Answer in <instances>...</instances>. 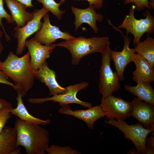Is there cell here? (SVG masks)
Listing matches in <instances>:
<instances>
[{
    "instance_id": "obj_31",
    "label": "cell",
    "mask_w": 154,
    "mask_h": 154,
    "mask_svg": "<svg viewBox=\"0 0 154 154\" xmlns=\"http://www.w3.org/2000/svg\"><path fill=\"white\" fill-rule=\"evenodd\" d=\"M12 105L6 100L0 98V110L5 107Z\"/></svg>"
},
{
    "instance_id": "obj_14",
    "label": "cell",
    "mask_w": 154,
    "mask_h": 154,
    "mask_svg": "<svg viewBox=\"0 0 154 154\" xmlns=\"http://www.w3.org/2000/svg\"><path fill=\"white\" fill-rule=\"evenodd\" d=\"M61 106L62 107L59 109V113L61 114L72 116L82 120L91 129H94V123L98 119L105 116L99 105L92 107L86 110L74 111L68 105Z\"/></svg>"
},
{
    "instance_id": "obj_8",
    "label": "cell",
    "mask_w": 154,
    "mask_h": 154,
    "mask_svg": "<svg viewBox=\"0 0 154 154\" xmlns=\"http://www.w3.org/2000/svg\"><path fill=\"white\" fill-rule=\"evenodd\" d=\"M88 85V82H83L66 87L67 91L64 94L53 96L51 97L30 98L28 99V101L33 104H41L46 102L52 101L54 102L58 103L60 106L74 103L80 104L85 108H90L92 107L91 103L81 101L76 96L79 91L86 89Z\"/></svg>"
},
{
    "instance_id": "obj_26",
    "label": "cell",
    "mask_w": 154,
    "mask_h": 154,
    "mask_svg": "<svg viewBox=\"0 0 154 154\" xmlns=\"http://www.w3.org/2000/svg\"><path fill=\"white\" fill-rule=\"evenodd\" d=\"M12 105L0 110V133L6 126L8 121L12 117L11 110Z\"/></svg>"
},
{
    "instance_id": "obj_32",
    "label": "cell",
    "mask_w": 154,
    "mask_h": 154,
    "mask_svg": "<svg viewBox=\"0 0 154 154\" xmlns=\"http://www.w3.org/2000/svg\"><path fill=\"white\" fill-rule=\"evenodd\" d=\"M20 3L25 5L27 7L31 8L32 7H34L32 3V1L33 0H16Z\"/></svg>"
},
{
    "instance_id": "obj_12",
    "label": "cell",
    "mask_w": 154,
    "mask_h": 154,
    "mask_svg": "<svg viewBox=\"0 0 154 154\" xmlns=\"http://www.w3.org/2000/svg\"><path fill=\"white\" fill-rule=\"evenodd\" d=\"M30 57V64L33 71L38 69L50 57V54L56 47L55 44L46 46L40 44L32 37L25 41Z\"/></svg>"
},
{
    "instance_id": "obj_3",
    "label": "cell",
    "mask_w": 154,
    "mask_h": 154,
    "mask_svg": "<svg viewBox=\"0 0 154 154\" xmlns=\"http://www.w3.org/2000/svg\"><path fill=\"white\" fill-rule=\"evenodd\" d=\"M108 37H94L87 38L82 36L55 44L56 47H64L70 52L72 63L77 65L82 58L92 53L103 52L110 46Z\"/></svg>"
},
{
    "instance_id": "obj_21",
    "label": "cell",
    "mask_w": 154,
    "mask_h": 154,
    "mask_svg": "<svg viewBox=\"0 0 154 154\" xmlns=\"http://www.w3.org/2000/svg\"><path fill=\"white\" fill-rule=\"evenodd\" d=\"M22 97L21 94H17L16 98L17 106L15 108L11 110V114L17 116L21 120L34 124L45 125L50 123L51 120L50 119L42 120L30 114L23 104Z\"/></svg>"
},
{
    "instance_id": "obj_9",
    "label": "cell",
    "mask_w": 154,
    "mask_h": 154,
    "mask_svg": "<svg viewBox=\"0 0 154 154\" xmlns=\"http://www.w3.org/2000/svg\"><path fill=\"white\" fill-rule=\"evenodd\" d=\"M105 116L109 119L123 120L131 116L132 107L131 102L112 95L102 99L99 105Z\"/></svg>"
},
{
    "instance_id": "obj_37",
    "label": "cell",
    "mask_w": 154,
    "mask_h": 154,
    "mask_svg": "<svg viewBox=\"0 0 154 154\" xmlns=\"http://www.w3.org/2000/svg\"></svg>"
},
{
    "instance_id": "obj_1",
    "label": "cell",
    "mask_w": 154,
    "mask_h": 154,
    "mask_svg": "<svg viewBox=\"0 0 154 154\" xmlns=\"http://www.w3.org/2000/svg\"><path fill=\"white\" fill-rule=\"evenodd\" d=\"M0 70L13 81L17 94L22 97L27 95L34 85L35 78L29 51L21 57L10 52L4 61H0Z\"/></svg>"
},
{
    "instance_id": "obj_23",
    "label": "cell",
    "mask_w": 154,
    "mask_h": 154,
    "mask_svg": "<svg viewBox=\"0 0 154 154\" xmlns=\"http://www.w3.org/2000/svg\"><path fill=\"white\" fill-rule=\"evenodd\" d=\"M36 0L38 2L41 3L43 7L56 16L58 19H61L62 15L65 11L60 9L59 7L61 5L60 3H57L54 0Z\"/></svg>"
},
{
    "instance_id": "obj_13",
    "label": "cell",
    "mask_w": 154,
    "mask_h": 154,
    "mask_svg": "<svg viewBox=\"0 0 154 154\" xmlns=\"http://www.w3.org/2000/svg\"><path fill=\"white\" fill-rule=\"evenodd\" d=\"M131 116L138 120L145 128L154 130V106L134 98L131 102Z\"/></svg>"
},
{
    "instance_id": "obj_19",
    "label": "cell",
    "mask_w": 154,
    "mask_h": 154,
    "mask_svg": "<svg viewBox=\"0 0 154 154\" xmlns=\"http://www.w3.org/2000/svg\"><path fill=\"white\" fill-rule=\"evenodd\" d=\"M136 86H124L125 89L135 96L140 100L154 106V90L150 83L145 82L137 84Z\"/></svg>"
},
{
    "instance_id": "obj_22",
    "label": "cell",
    "mask_w": 154,
    "mask_h": 154,
    "mask_svg": "<svg viewBox=\"0 0 154 154\" xmlns=\"http://www.w3.org/2000/svg\"><path fill=\"white\" fill-rule=\"evenodd\" d=\"M134 49L137 54L146 59L154 67V38L148 36L143 41H139L135 46Z\"/></svg>"
},
{
    "instance_id": "obj_27",
    "label": "cell",
    "mask_w": 154,
    "mask_h": 154,
    "mask_svg": "<svg viewBox=\"0 0 154 154\" xmlns=\"http://www.w3.org/2000/svg\"><path fill=\"white\" fill-rule=\"evenodd\" d=\"M124 4H129L130 3L134 4L135 10L139 11L147 8L149 10L151 9L149 5L148 0H123Z\"/></svg>"
},
{
    "instance_id": "obj_24",
    "label": "cell",
    "mask_w": 154,
    "mask_h": 154,
    "mask_svg": "<svg viewBox=\"0 0 154 154\" xmlns=\"http://www.w3.org/2000/svg\"><path fill=\"white\" fill-rule=\"evenodd\" d=\"M48 154H80L81 153L74 149L69 146L60 147L52 145L45 150Z\"/></svg>"
},
{
    "instance_id": "obj_25",
    "label": "cell",
    "mask_w": 154,
    "mask_h": 154,
    "mask_svg": "<svg viewBox=\"0 0 154 154\" xmlns=\"http://www.w3.org/2000/svg\"><path fill=\"white\" fill-rule=\"evenodd\" d=\"M2 18L5 19L8 23H12L14 22L11 15L9 14L5 10L3 6V0H0V25L3 30L6 40L9 41L10 40V38L6 33L2 24Z\"/></svg>"
},
{
    "instance_id": "obj_2",
    "label": "cell",
    "mask_w": 154,
    "mask_h": 154,
    "mask_svg": "<svg viewBox=\"0 0 154 154\" xmlns=\"http://www.w3.org/2000/svg\"><path fill=\"white\" fill-rule=\"evenodd\" d=\"M17 133L16 146L24 148L28 154H46L50 142L49 134L39 125L20 119L14 124Z\"/></svg>"
},
{
    "instance_id": "obj_6",
    "label": "cell",
    "mask_w": 154,
    "mask_h": 154,
    "mask_svg": "<svg viewBox=\"0 0 154 154\" xmlns=\"http://www.w3.org/2000/svg\"><path fill=\"white\" fill-rule=\"evenodd\" d=\"M109 119L105 122L118 128L125 138L131 140L135 145L138 154H145L146 139L148 135L154 130L145 128L139 122L129 125L124 120Z\"/></svg>"
},
{
    "instance_id": "obj_33",
    "label": "cell",
    "mask_w": 154,
    "mask_h": 154,
    "mask_svg": "<svg viewBox=\"0 0 154 154\" xmlns=\"http://www.w3.org/2000/svg\"><path fill=\"white\" fill-rule=\"evenodd\" d=\"M3 33L1 29V26L0 25V54L1 53L3 49V46L1 43V39L3 36Z\"/></svg>"
},
{
    "instance_id": "obj_5",
    "label": "cell",
    "mask_w": 154,
    "mask_h": 154,
    "mask_svg": "<svg viewBox=\"0 0 154 154\" xmlns=\"http://www.w3.org/2000/svg\"><path fill=\"white\" fill-rule=\"evenodd\" d=\"M108 46L102 52L101 64L100 69L98 85L99 91L104 99L112 95L120 88L119 79L116 72H114L111 67V60Z\"/></svg>"
},
{
    "instance_id": "obj_10",
    "label": "cell",
    "mask_w": 154,
    "mask_h": 154,
    "mask_svg": "<svg viewBox=\"0 0 154 154\" xmlns=\"http://www.w3.org/2000/svg\"><path fill=\"white\" fill-rule=\"evenodd\" d=\"M108 22L114 29L121 33L124 39V44L121 51L117 52L110 49L111 60L114 62L116 72L118 75L119 80L123 81L125 79L124 76L125 69L129 63L133 62L136 52L134 48H131L129 47L131 38L128 37V35H125L119 29L113 25L110 21Z\"/></svg>"
},
{
    "instance_id": "obj_16",
    "label": "cell",
    "mask_w": 154,
    "mask_h": 154,
    "mask_svg": "<svg viewBox=\"0 0 154 154\" xmlns=\"http://www.w3.org/2000/svg\"><path fill=\"white\" fill-rule=\"evenodd\" d=\"M35 78L44 83L48 88L49 95L53 96L66 93V88L62 87L57 82L54 71L48 67L46 61L37 70L33 71Z\"/></svg>"
},
{
    "instance_id": "obj_4",
    "label": "cell",
    "mask_w": 154,
    "mask_h": 154,
    "mask_svg": "<svg viewBox=\"0 0 154 154\" xmlns=\"http://www.w3.org/2000/svg\"><path fill=\"white\" fill-rule=\"evenodd\" d=\"M135 8L134 4L132 3L129 14L125 15L122 23L117 27L125 29L127 34L130 33L133 35L134 46L140 41L144 34H150L154 29V18L150 11L147 9L143 14L145 18L138 19L134 16Z\"/></svg>"
},
{
    "instance_id": "obj_34",
    "label": "cell",
    "mask_w": 154,
    "mask_h": 154,
    "mask_svg": "<svg viewBox=\"0 0 154 154\" xmlns=\"http://www.w3.org/2000/svg\"><path fill=\"white\" fill-rule=\"evenodd\" d=\"M21 149L18 147H17L13 151L11 154H21Z\"/></svg>"
},
{
    "instance_id": "obj_35",
    "label": "cell",
    "mask_w": 154,
    "mask_h": 154,
    "mask_svg": "<svg viewBox=\"0 0 154 154\" xmlns=\"http://www.w3.org/2000/svg\"><path fill=\"white\" fill-rule=\"evenodd\" d=\"M149 5L152 9H154V0H151L149 2Z\"/></svg>"
},
{
    "instance_id": "obj_17",
    "label": "cell",
    "mask_w": 154,
    "mask_h": 154,
    "mask_svg": "<svg viewBox=\"0 0 154 154\" xmlns=\"http://www.w3.org/2000/svg\"><path fill=\"white\" fill-rule=\"evenodd\" d=\"M136 68L133 72V80L137 84L154 81V68L143 57L135 53L133 61Z\"/></svg>"
},
{
    "instance_id": "obj_15",
    "label": "cell",
    "mask_w": 154,
    "mask_h": 154,
    "mask_svg": "<svg viewBox=\"0 0 154 154\" xmlns=\"http://www.w3.org/2000/svg\"><path fill=\"white\" fill-rule=\"evenodd\" d=\"M71 8L75 16L74 24L76 31L82 24L86 23L90 27L95 33L98 32L96 22H102L104 17L102 15L96 12L93 6H90L85 9H79L72 6Z\"/></svg>"
},
{
    "instance_id": "obj_30",
    "label": "cell",
    "mask_w": 154,
    "mask_h": 154,
    "mask_svg": "<svg viewBox=\"0 0 154 154\" xmlns=\"http://www.w3.org/2000/svg\"><path fill=\"white\" fill-rule=\"evenodd\" d=\"M154 135H152L150 137H147L146 139V146L154 148Z\"/></svg>"
},
{
    "instance_id": "obj_29",
    "label": "cell",
    "mask_w": 154,
    "mask_h": 154,
    "mask_svg": "<svg viewBox=\"0 0 154 154\" xmlns=\"http://www.w3.org/2000/svg\"><path fill=\"white\" fill-rule=\"evenodd\" d=\"M80 1L81 0H77ZM87 1L89 6H93L95 9H99L103 6V0H82ZM66 0H60V3L62 4L64 3Z\"/></svg>"
},
{
    "instance_id": "obj_18",
    "label": "cell",
    "mask_w": 154,
    "mask_h": 154,
    "mask_svg": "<svg viewBox=\"0 0 154 154\" xmlns=\"http://www.w3.org/2000/svg\"><path fill=\"white\" fill-rule=\"evenodd\" d=\"M11 13V15L17 24V26L23 27L33 17L32 13L27 11L25 5L16 0H4Z\"/></svg>"
},
{
    "instance_id": "obj_36",
    "label": "cell",
    "mask_w": 154,
    "mask_h": 154,
    "mask_svg": "<svg viewBox=\"0 0 154 154\" xmlns=\"http://www.w3.org/2000/svg\"><path fill=\"white\" fill-rule=\"evenodd\" d=\"M127 153L128 154H138L137 151H135L134 149H133L132 150L129 151Z\"/></svg>"
},
{
    "instance_id": "obj_7",
    "label": "cell",
    "mask_w": 154,
    "mask_h": 154,
    "mask_svg": "<svg viewBox=\"0 0 154 154\" xmlns=\"http://www.w3.org/2000/svg\"><path fill=\"white\" fill-rule=\"evenodd\" d=\"M49 11L43 6L40 9H35L32 12L33 15L32 20L23 27H16L14 29V37L17 39L16 54L19 55L22 54L25 46L27 39L40 28L42 24L41 20Z\"/></svg>"
},
{
    "instance_id": "obj_20",
    "label": "cell",
    "mask_w": 154,
    "mask_h": 154,
    "mask_svg": "<svg viewBox=\"0 0 154 154\" xmlns=\"http://www.w3.org/2000/svg\"><path fill=\"white\" fill-rule=\"evenodd\" d=\"M17 133L14 127L5 126L0 133V154H11L16 146Z\"/></svg>"
},
{
    "instance_id": "obj_11",
    "label": "cell",
    "mask_w": 154,
    "mask_h": 154,
    "mask_svg": "<svg viewBox=\"0 0 154 154\" xmlns=\"http://www.w3.org/2000/svg\"><path fill=\"white\" fill-rule=\"evenodd\" d=\"M43 18L44 21L42 26L33 38L41 44L50 46L58 39L66 40L74 37L68 32L61 31L58 27L52 25L50 23L48 13Z\"/></svg>"
},
{
    "instance_id": "obj_28",
    "label": "cell",
    "mask_w": 154,
    "mask_h": 154,
    "mask_svg": "<svg viewBox=\"0 0 154 154\" xmlns=\"http://www.w3.org/2000/svg\"><path fill=\"white\" fill-rule=\"evenodd\" d=\"M2 83L9 85L12 87L16 91L17 88L15 85L8 80V77L2 71L0 70V84Z\"/></svg>"
}]
</instances>
